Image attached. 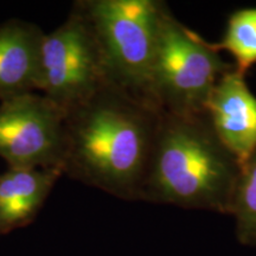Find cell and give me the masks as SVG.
Here are the masks:
<instances>
[{
	"label": "cell",
	"instance_id": "cell-11",
	"mask_svg": "<svg viewBox=\"0 0 256 256\" xmlns=\"http://www.w3.org/2000/svg\"><path fill=\"white\" fill-rule=\"evenodd\" d=\"M217 51L226 50L235 60L236 69L247 74L256 64V8L232 12L222 40L214 43Z\"/></svg>",
	"mask_w": 256,
	"mask_h": 256
},
{
	"label": "cell",
	"instance_id": "cell-5",
	"mask_svg": "<svg viewBox=\"0 0 256 256\" xmlns=\"http://www.w3.org/2000/svg\"><path fill=\"white\" fill-rule=\"evenodd\" d=\"M106 82L110 81L100 44L78 0L66 20L44 36L40 92L66 115Z\"/></svg>",
	"mask_w": 256,
	"mask_h": 256
},
{
	"label": "cell",
	"instance_id": "cell-8",
	"mask_svg": "<svg viewBox=\"0 0 256 256\" xmlns=\"http://www.w3.org/2000/svg\"><path fill=\"white\" fill-rule=\"evenodd\" d=\"M44 36L38 25L20 19L0 25V102L40 92Z\"/></svg>",
	"mask_w": 256,
	"mask_h": 256
},
{
	"label": "cell",
	"instance_id": "cell-10",
	"mask_svg": "<svg viewBox=\"0 0 256 256\" xmlns=\"http://www.w3.org/2000/svg\"><path fill=\"white\" fill-rule=\"evenodd\" d=\"M229 215L235 218L238 241L256 247V150L241 164Z\"/></svg>",
	"mask_w": 256,
	"mask_h": 256
},
{
	"label": "cell",
	"instance_id": "cell-1",
	"mask_svg": "<svg viewBox=\"0 0 256 256\" xmlns=\"http://www.w3.org/2000/svg\"><path fill=\"white\" fill-rule=\"evenodd\" d=\"M162 110L106 82L66 115L63 174L126 200H140Z\"/></svg>",
	"mask_w": 256,
	"mask_h": 256
},
{
	"label": "cell",
	"instance_id": "cell-4",
	"mask_svg": "<svg viewBox=\"0 0 256 256\" xmlns=\"http://www.w3.org/2000/svg\"><path fill=\"white\" fill-rule=\"evenodd\" d=\"M234 66L220 57L214 43L177 20L166 5L151 75L152 101L160 110L177 115L204 113L216 83Z\"/></svg>",
	"mask_w": 256,
	"mask_h": 256
},
{
	"label": "cell",
	"instance_id": "cell-2",
	"mask_svg": "<svg viewBox=\"0 0 256 256\" xmlns=\"http://www.w3.org/2000/svg\"><path fill=\"white\" fill-rule=\"evenodd\" d=\"M240 168L206 112H162L140 200L229 215Z\"/></svg>",
	"mask_w": 256,
	"mask_h": 256
},
{
	"label": "cell",
	"instance_id": "cell-3",
	"mask_svg": "<svg viewBox=\"0 0 256 256\" xmlns=\"http://www.w3.org/2000/svg\"><path fill=\"white\" fill-rule=\"evenodd\" d=\"M80 2L95 30L108 81L154 104L151 75L160 22L168 4L160 0Z\"/></svg>",
	"mask_w": 256,
	"mask_h": 256
},
{
	"label": "cell",
	"instance_id": "cell-6",
	"mask_svg": "<svg viewBox=\"0 0 256 256\" xmlns=\"http://www.w3.org/2000/svg\"><path fill=\"white\" fill-rule=\"evenodd\" d=\"M66 114L46 96L28 92L0 102V158L12 168H60Z\"/></svg>",
	"mask_w": 256,
	"mask_h": 256
},
{
	"label": "cell",
	"instance_id": "cell-7",
	"mask_svg": "<svg viewBox=\"0 0 256 256\" xmlns=\"http://www.w3.org/2000/svg\"><path fill=\"white\" fill-rule=\"evenodd\" d=\"M206 113L220 140L240 164L256 150V96L246 74L234 66L220 76L206 104Z\"/></svg>",
	"mask_w": 256,
	"mask_h": 256
},
{
	"label": "cell",
	"instance_id": "cell-9",
	"mask_svg": "<svg viewBox=\"0 0 256 256\" xmlns=\"http://www.w3.org/2000/svg\"><path fill=\"white\" fill-rule=\"evenodd\" d=\"M60 168H12L0 174V234L28 224L62 177Z\"/></svg>",
	"mask_w": 256,
	"mask_h": 256
}]
</instances>
